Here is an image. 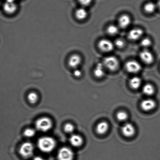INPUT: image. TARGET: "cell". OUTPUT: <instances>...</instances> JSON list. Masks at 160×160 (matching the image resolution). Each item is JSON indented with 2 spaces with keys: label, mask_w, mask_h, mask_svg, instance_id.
Masks as SVG:
<instances>
[{
  "label": "cell",
  "mask_w": 160,
  "mask_h": 160,
  "mask_svg": "<svg viewBox=\"0 0 160 160\" xmlns=\"http://www.w3.org/2000/svg\"><path fill=\"white\" fill-rule=\"evenodd\" d=\"M56 146L55 139L50 137L40 138L37 141V146L40 151L44 153H49L52 151Z\"/></svg>",
  "instance_id": "6da1fadb"
},
{
  "label": "cell",
  "mask_w": 160,
  "mask_h": 160,
  "mask_svg": "<svg viewBox=\"0 0 160 160\" xmlns=\"http://www.w3.org/2000/svg\"><path fill=\"white\" fill-rule=\"evenodd\" d=\"M52 127V122L49 118L44 117L40 118L35 122V127L38 131L47 132Z\"/></svg>",
  "instance_id": "7a4b0ae2"
},
{
  "label": "cell",
  "mask_w": 160,
  "mask_h": 160,
  "mask_svg": "<svg viewBox=\"0 0 160 160\" xmlns=\"http://www.w3.org/2000/svg\"><path fill=\"white\" fill-rule=\"evenodd\" d=\"M34 150L35 148L32 142H26L23 143L20 147L19 152L23 158H28L32 156Z\"/></svg>",
  "instance_id": "3957f363"
},
{
  "label": "cell",
  "mask_w": 160,
  "mask_h": 160,
  "mask_svg": "<svg viewBox=\"0 0 160 160\" xmlns=\"http://www.w3.org/2000/svg\"><path fill=\"white\" fill-rule=\"evenodd\" d=\"M74 153L71 148L68 147H63L59 150L57 153L58 160H73Z\"/></svg>",
  "instance_id": "277c9868"
},
{
  "label": "cell",
  "mask_w": 160,
  "mask_h": 160,
  "mask_svg": "<svg viewBox=\"0 0 160 160\" xmlns=\"http://www.w3.org/2000/svg\"><path fill=\"white\" fill-rule=\"evenodd\" d=\"M102 63L107 69L112 71H116L119 66L118 60L113 56H109L105 57Z\"/></svg>",
  "instance_id": "5b68a950"
},
{
  "label": "cell",
  "mask_w": 160,
  "mask_h": 160,
  "mask_svg": "<svg viewBox=\"0 0 160 160\" xmlns=\"http://www.w3.org/2000/svg\"><path fill=\"white\" fill-rule=\"evenodd\" d=\"M125 68L128 72L131 73H136L139 72L142 69V67L138 62L130 60L126 63Z\"/></svg>",
  "instance_id": "8992f818"
},
{
  "label": "cell",
  "mask_w": 160,
  "mask_h": 160,
  "mask_svg": "<svg viewBox=\"0 0 160 160\" xmlns=\"http://www.w3.org/2000/svg\"><path fill=\"white\" fill-rule=\"evenodd\" d=\"M98 46L101 51L105 52H109L114 49V45L110 40L103 39L99 42Z\"/></svg>",
  "instance_id": "52a82bcc"
},
{
  "label": "cell",
  "mask_w": 160,
  "mask_h": 160,
  "mask_svg": "<svg viewBox=\"0 0 160 160\" xmlns=\"http://www.w3.org/2000/svg\"><path fill=\"white\" fill-rule=\"evenodd\" d=\"M82 57L77 54H74L69 57L68 60V64L70 68L75 69L78 68L81 64Z\"/></svg>",
  "instance_id": "ba28073f"
},
{
  "label": "cell",
  "mask_w": 160,
  "mask_h": 160,
  "mask_svg": "<svg viewBox=\"0 0 160 160\" xmlns=\"http://www.w3.org/2000/svg\"><path fill=\"white\" fill-rule=\"evenodd\" d=\"M139 57L144 63L150 64L153 62L154 56L153 54L148 49H144L140 53Z\"/></svg>",
  "instance_id": "9c48e42d"
},
{
  "label": "cell",
  "mask_w": 160,
  "mask_h": 160,
  "mask_svg": "<svg viewBox=\"0 0 160 160\" xmlns=\"http://www.w3.org/2000/svg\"><path fill=\"white\" fill-rule=\"evenodd\" d=\"M18 9V5L13 1H8L3 5L4 12L8 14H13L16 12Z\"/></svg>",
  "instance_id": "30bf717a"
},
{
  "label": "cell",
  "mask_w": 160,
  "mask_h": 160,
  "mask_svg": "<svg viewBox=\"0 0 160 160\" xmlns=\"http://www.w3.org/2000/svg\"><path fill=\"white\" fill-rule=\"evenodd\" d=\"M122 132L124 136L126 137L130 138L134 136L136 132V129L132 124L128 122L122 126Z\"/></svg>",
  "instance_id": "8fae6325"
},
{
  "label": "cell",
  "mask_w": 160,
  "mask_h": 160,
  "mask_svg": "<svg viewBox=\"0 0 160 160\" xmlns=\"http://www.w3.org/2000/svg\"><path fill=\"white\" fill-rule=\"evenodd\" d=\"M156 106V103L155 101L151 99H144L141 104V108L145 111H152L155 108Z\"/></svg>",
  "instance_id": "7c38bea8"
},
{
  "label": "cell",
  "mask_w": 160,
  "mask_h": 160,
  "mask_svg": "<svg viewBox=\"0 0 160 160\" xmlns=\"http://www.w3.org/2000/svg\"><path fill=\"white\" fill-rule=\"evenodd\" d=\"M143 34V31L140 28H134L130 31L128 33V38L132 40L139 39Z\"/></svg>",
  "instance_id": "4fadbf2b"
},
{
  "label": "cell",
  "mask_w": 160,
  "mask_h": 160,
  "mask_svg": "<svg viewBox=\"0 0 160 160\" xmlns=\"http://www.w3.org/2000/svg\"><path fill=\"white\" fill-rule=\"evenodd\" d=\"M69 142L72 146L78 147L82 146L83 141L81 136L78 134H72L69 138Z\"/></svg>",
  "instance_id": "5bb4252c"
},
{
  "label": "cell",
  "mask_w": 160,
  "mask_h": 160,
  "mask_svg": "<svg viewBox=\"0 0 160 160\" xmlns=\"http://www.w3.org/2000/svg\"><path fill=\"white\" fill-rule=\"evenodd\" d=\"M109 125L108 122H102L98 123L96 127V131L98 134L103 135L108 131Z\"/></svg>",
  "instance_id": "9a60e30c"
},
{
  "label": "cell",
  "mask_w": 160,
  "mask_h": 160,
  "mask_svg": "<svg viewBox=\"0 0 160 160\" xmlns=\"http://www.w3.org/2000/svg\"><path fill=\"white\" fill-rule=\"evenodd\" d=\"M131 22V18L128 15H122L119 19V26L122 28H126L130 26Z\"/></svg>",
  "instance_id": "2e32d148"
},
{
  "label": "cell",
  "mask_w": 160,
  "mask_h": 160,
  "mask_svg": "<svg viewBox=\"0 0 160 160\" xmlns=\"http://www.w3.org/2000/svg\"><path fill=\"white\" fill-rule=\"evenodd\" d=\"M104 66L102 63H98L96 64L94 70V74L98 78H101L105 75V71Z\"/></svg>",
  "instance_id": "e0dca14e"
},
{
  "label": "cell",
  "mask_w": 160,
  "mask_h": 160,
  "mask_svg": "<svg viewBox=\"0 0 160 160\" xmlns=\"http://www.w3.org/2000/svg\"><path fill=\"white\" fill-rule=\"evenodd\" d=\"M75 16L77 19L82 21L85 19L88 16V12L84 8L77 9L75 12Z\"/></svg>",
  "instance_id": "ac0fdd59"
},
{
  "label": "cell",
  "mask_w": 160,
  "mask_h": 160,
  "mask_svg": "<svg viewBox=\"0 0 160 160\" xmlns=\"http://www.w3.org/2000/svg\"><path fill=\"white\" fill-rule=\"evenodd\" d=\"M142 83L140 78L137 77H133L130 81V85L133 89H137L139 88Z\"/></svg>",
  "instance_id": "d6986e66"
},
{
  "label": "cell",
  "mask_w": 160,
  "mask_h": 160,
  "mask_svg": "<svg viewBox=\"0 0 160 160\" xmlns=\"http://www.w3.org/2000/svg\"><path fill=\"white\" fill-rule=\"evenodd\" d=\"M142 92L146 95L151 96L154 93L155 88L150 84H147L143 87Z\"/></svg>",
  "instance_id": "ffe728a7"
},
{
  "label": "cell",
  "mask_w": 160,
  "mask_h": 160,
  "mask_svg": "<svg viewBox=\"0 0 160 160\" xmlns=\"http://www.w3.org/2000/svg\"><path fill=\"white\" fill-rule=\"evenodd\" d=\"M157 5L152 2H148L145 4L144 9L146 12L148 13H153L156 10Z\"/></svg>",
  "instance_id": "44dd1931"
},
{
  "label": "cell",
  "mask_w": 160,
  "mask_h": 160,
  "mask_svg": "<svg viewBox=\"0 0 160 160\" xmlns=\"http://www.w3.org/2000/svg\"><path fill=\"white\" fill-rule=\"evenodd\" d=\"M107 32L110 35H115L119 32V29L117 26L114 25H111L108 28Z\"/></svg>",
  "instance_id": "7402d4cb"
},
{
  "label": "cell",
  "mask_w": 160,
  "mask_h": 160,
  "mask_svg": "<svg viewBox=\"0 0 160 160\" xmlns=\"http://www.w3.org/2000/svg\"><path fill=\"white\" fill-rule=\"evenodd\" d=\"M118 120L121 122H124L127 120L128 118V114L125 111H121L118 112L116 115Z\"/></svg>",
  "instance_id": "603a6c76"
},
{
  "label": "cell",
  "mask_w": 160,
  "mask_h": 160,
  "mask_svg": "<svg viewBox=\"0 0 160 160\" xmlns=\"http://www.w3.org/2000/svg\"><path fill=\"white\" fill-rule=\"evenodd\" d=\"M28 98L30 103L35 104L38 101V95L35 92H30L28 95Z\"/></svg>",
  "instance_id": "cb8c5ba5"
},
{
  "label": "cell",
  "mask_w": 160,
  "mask_h": 160,
  "mask_svg": "<svg viewBox=\"0 0 160 160\" xmlns=\"http://www.w3.org/2000/svg\"><path fill=\"white\" fill-rule=\"evenodd\" d=\"M36 131L32 128H28L24 130V134L26 137L30 138L35 136Z\"/></svg>",
  "instance_id": "d4e9b609"
},
{
  "label": "cell",
  "mask_w": 160,
  "mask_h": 160,
  "mask_svg": "<svg viewBox=\"0 0 160 160\" xmlns=\"http://www.w3.org/2000/svg\"><path fill=\"white\" fill-rule=\"evenodd\" d=\"M63 129L66 132L68 133H71L73 132L74 127L72 124L70 123H67L65 124Z\"/></svg>",
  "instance_id": "484cf974"
},
{
  "label": "cell",
  "mask_w": 160,
  "mask_h": 160,
  "mask_svg": "<svg viewBox=\"0 0 160 160\" xmlns=\"http://www.w3.org/2000/svg\"><path fill=\"white\" fill-rule=\"evenodd\" d=\"M141 45L144 48H147L150 47L152 44V41L150 38H145L141 40Z\"/></svg>",
  "instance_id": "4316f807"
},
{
  "label": "cell",
  "mask_w": 160,
  "mask_h": 160,
  "mask_svg": "<svg viewBox=\"0 0 160 160\" xmlns=\"http://www.w3.org/2000/svg\"><path fill=\"white\" fill-rule=\"evenodd\" d=\"M115 45L118 48H122L123 47L124 45H125V42L121 39H118L116 40L115 42Z\"/></svg>",
  "instance_id": "83f0119b"
},
{
  "label": "cell",
  "mask_w": 160,
  "mask_h": 160,
  "mask_svg": "<svg viewBox=\"0 0 160 160\" xmlns=\"http://www.w3.org/2000/svg\"><path fill=\"white\" fill-rule=\"evenodd\" d=\"M92 1V0H78L79 3L83 7L89 5L91 3Z\"/></svg>",
  "instance_id": "f1b7e54d"
},
{
  "label": "cell",
  "mask_w": 160,
  "mask_h": 160,
  "mask_svg": "<svg viewBox=\"0 0 160 160\" xmlns=\"http://www.w3.org/2000/svg\"><path fill=\"white\" fill-rule=\"evenodd\" d=\"M73 75L76 78L80 77L82 75V71L78 68L74 69Z\"/></svg>",
  "instance_id": "f546056e"
},
{
  "label": "cell",
  "mask_w": 160,
  "mask_h": 160,
  "mask_svg": "<svg viewBox=\"0 0 160 160\" xmlns=\"http://www.w3.org/2000/svg\"><path fill=\"white\" fill-rule=\"evenodd\" d=\"M32 160H44L41 156H37L34 157Z\"/></svg>",
  "instance_id": "4dcf8cb0"
},
{
  "label": "cell",
  "mask_w": 160,
  "mask_h": 160,
  "mask_svg": "<svg viewBox=\"0 0 160 160\" xmlns=\"http://www.w3.org/2000/svg\"><path fill=\"white\" fill-rule=\"evenodd\" d=\"M157 7L160 10V0H158V3H157Z\"/></svg>",
  "instance_id": "1f68e13d"
},
{
  "label": "cell",
  "mask_w": 160,
  "mask_h": 160,
  "mask_svg": "<svg viewBox=\"0 0 160 160\" xmlns=\"http://www.w3.org/2000/svg\"><path fill=\"white\" fill-rule=\"evenodd\" d=\"M1 1H0V6H1Z\"/></svg>",
  "instance_id": "d6a6232c"
}]
</instances>
